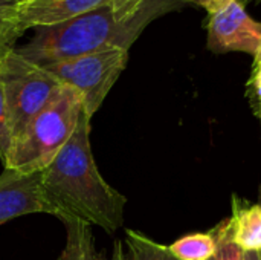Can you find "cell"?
Returning <instances> with one entry per match:
<instances>
[{
    "mask_svg": "<svg viewBox=\"0 0 261 260\" xmlns=\"http://www.w3.org/2000/svg\"><path fill=\"white\" fill-rule=\"evenodd\" d=\"M44 193L63 222L75 219L115 234L124 225L127 198L99 173L90 146V118L80 115L66 146L41 172Z\"/></svg>",
    "mask_w": 261,
    "mask_h": 260,
    "instance_id": "6da1fadb",
    "label": "cell"
},
{
    "mask_svg": "<svg viewBox=\"0 0 261 260\" xmlns=\"http://www.w3.org/2000/svg\"><path fill=\"white\" fill-rule=\"evenodd\" d=\"M154 17L158 15L145 14L121 23L115 18L110 5H106L69 21L35 29L31 40L15 51L35 64L47 66L107 48L130 49Z\"/></svg>",
    "mask_w": 261,
    "mask_h": 260,
    "instance_id": "7a4b0ae2",
    "label": "cell"
},
{
    "mask_svg": "<svg viewBox=\"0 0 261 260\" xmlns=\"http://www.w3.org/2000/svg\"><path fill=\"white\" fill-rule=\"evenodd\" d=\"M81 113L80 93L70 86L61 84L12 144L3 169L23 175L43 172L75 132Z\"/></svg>",
    "mask_w": 261,
    "mask_h": 260,
    "instance_id": "3957f363",
    "label": "cell"
},
{
    "mask_svg": "<svg viewBox=\"0 0 261 260\" xmlns=\"http://www.w3.org/2000/svg\"><path fill=\"white\" fill-rule=\"evenodd\" d=\"M0 84L14 144L61 83L46 67L32 63L12 49L0 61Z\"/></svg>",
    "mask_w": 261,
    "mask_h": 260,
    "instance_id": "277c9868",
    "label": "cell"
},
{
    "mask_svg": "<svg viewBox=\"0 0 261 260\" xmlns=\"http://www.w3.org/2000/svg\"><path fill=\"white\" fill-rule=\"evenodd\" d=\"M128 63V49L107 48L72 60L43 66L61 84L75 89L92 120Z\"/></svg>",
    "mask_w": 261,
    "mask_h": 260,
    "instance_id": "5b68a950",
    "label": "cell"
},
{
    "mask_svg": "<svg viewBox=\"0 0 261 260\" xmlns=\"http://www.w3.org/2000/svg\"><path fill=\"white\" fill-rule=\"evenodd\" d=\"M206 31L208 49L214 54L245 52L255 57L261 48V21L252 18L239 0L211 12Z\"/></svg>",
    "mask_w": 261,
    "mask_h": 260,
    "instance_id": "8992f818",
    "label": "cell"
},
{
    "mask_svg": "<svg viewBox=\"0 0 261 260\" xmlns=\"http://www.w3.org/2000/svg\"><path fill=\"white\" fill-rule=\"evenodd\" d=\"M35 213L57 218V211L44 193L41 172L23 175L11 169H3L0 175V225Z\"/></svg>",
    "mask_w": 261,
    "mask_h": 260,
    "instance_id": "52a82bcc",
    "label": "cell"
},
{
    "mask_svg": "<svg viewBox=\"0 0 261 260\" xmlns=\"http://www.w3.org/2000/svg\"><path fill=\"white\" fill-rule=\"evenodd\" d=\"M109 3L110 0H21L17 28L23 35L28 29L55 26Z\"/></svg>",
    "mask_w": 261,
    "mask_h": 260,
    "instance_id": "ba28073f",
    "label": "cell"
},
{
    "mask_svg": "<svg viewBox=\"0 0 261 260\" xmlns=\"http://www.w3.org/2000/svg\"><path fill=\"white\" fill-rule=\"evenodd\" d=\"M231 241L242 251H261V205L232 198V215L226 219Z\"/></svg>",
    "mask_w": 261,
    "mask_h": 260,
    "instance_id": "9c48e42d",
    "label": "cell"
},
{
    "mask_svg": "<svg viewBox=\"0 0 261 260\" xmlns=\"http://www.w3.org/2000/svg\"><path fill=\"white\" fill-rule=\"evenodd\" d=\"M67 233L66 247L58 260H96L98 251L95 250L90 227L75 219L63 221Z\"/></svg>",
    "mask_w": 261,
    "mask_h": 260,
    "instance_id": "30bf717a",
    "label": "cell"
},
{
    "mask_svg": "<svg viewBox=\"0 0 261 260\" xmlns=\"http://www.w3.org/2000/svg\"><path fill=\"white\" fill-rule=\"evenodd\" d=\"M168 250L179 260H210L217 251V241L213 231L191 233L168 245Z\"/></svg>",
    "mask_w": 261,
    "mask_h": 260,
    "instance_id": "8fae6325",
    "label": "cell"
},
{
    "mask_svg": "<svg viewBox=\"0 0 261 260\" xmlns=\"http://www.w3.org/2000/svg\"><path fill=\"white\" fill-rule=\"evenodd\" d=\"M109 5L118 21L128 23L145 14L161 15L174 3L173 0H110Z\"/></svg>",
    "mask_w": 261,
    "mask_h": 260,
    "instance_id": "7c38bea8",
    "label": "cell"
},
{
    "mask_svg": "<svg viewBox=\"0 0 261 260\" xmlns=\"http://www.w3.org/2000/svg\"><path fill=\"white\" fill-rule=\"evenodd\" d=\"M125 244L128 248V260H179L168 247L158 244L136 230H125Z\"/></svg>",
    "mask_w": 261,
    "mask_h": 260,
    "instance_id": "4fadbf2b",
    "label": "cell"
},
{
    "mask_svg": "<svg viewBox=\"0 0 261 260\" xmlns=\"http://www.w3.org/2000/svg\"><path fill=\"white\" fill-rule=\"evenodd\" d=\"M21 0H0V61L21 37L17 28V12Z\"/></svg>",
    "mask_w": 261,
    "mask_h": 260,
    "instance_id": "5bb4252c",
    "label": "cell"
},
{
    "mask_svg": "<svg viewBox=\"0 0 261 260\" xmlns=\"http://www.w3.org/2000/svg\"><path fill=\"white\" fill-rule=\"evenodd\" d=\"M213 234L217 241V251L210 260H243V251L231 241L226 219L213 230Z\"/></svg>",
    "mask_w": 261,
    "mask_h": 260,
    "instance_id": "9a60e30c",
    "label": "cell"
},
{
    "mask_svg": "<svg viewBox=\"0 0 261 260\" xmlns=\"http://www.w3.org/2000/svg\"><path fill=\"white\" fill-rule=\"evenodd\" d=\"M11 147H12V133H11V127H9L6 101H5L3 89L0 84V161L3 166L8 159Z\"/></svg>",
    "mask_w": 261,
    "mask_h": 260,
    "instance_id": "2e32d148",
    "label": "cell"
},
{
    "mask_svg": "<svg viewBox=\"0 0 261 260\" xmlns=\"http://www.w3.org/2000/svg\"><path fill=\"white\" fill-rule=\"evenodd\" d=\"M249 84L260 103L261 107V48L258 49L257 55L254 57V67H252V77L249 80Z\"/></svg>",
    "mask_w": 261,
    "mask_h": 260,
    "instance_id": "e0dca14e",
    "label": "cell"
},
{
    "mask_svg": "<svg viewBox=\"0 0 261 260\" xmlns=\"http://www.w3.org/2000/svg\"><path fill=\"white\" fill-rule=\"evenodd\" d=\"M96 260H128L125 253H124V248H122V242L121 241H116L113 244V250L110 253V256H106L104 253H98L96 254Z\"/></svg>",
    "mask_w": 261,
    "mask_h": 260,
    "instance_id": "ac0fdd59",
    "label": "cell"
},
{
    "mask_svg": "<svg viewBox=\"0 0 261 260\" xmlns=\"http://www.w3.org/2000/svg\"><path fill=\"white\" fill-rule=\"evenodd\" d=\"M180 2H188V3L202 6V8H205L211 14V12L217 11L219 8H222L223 5H226L229 0H180Z\"/></svg>",
    "mask_w": 261,
    "mask_h": 260,
    "instance_id": "d6986e66",
    "label": "cell"
},
{
    "mask_svg": "<svg viewBox=\"0 0 261 260\" xmlns=\"http://www.w3.org/2000/svg\"><path fill=\"white\" fill-rule=\"evenodd\" d=\"M243 260H261V251H243Z\"/></svg>",
    "mask_w": 261,
    "mask_h": 260,
    "instance_id": "ffe728a7",
    "label": "cell"
},
{
    "mask_svg": "<svg viewBox=\"0 0 261 260\" xmlns=\"http://www.w3.org/2000/svg\"><path fill=\"white\" fill-rule=\"evenodd\" d=\"M242 5H246V3H249V2H254V0H239Z\"/></svg>",
    "mask_w": 261,
    "mask_h": 260,
    "instance_id": "44dd1931",
    "label": "cell"
},
{
    "mask_svg": "<svg viewBox=\"0 0 261 260\" xmlns=\"http://www.w3.org/2000/svg\"><path fill=\"white\" fill-rule=\"evenodd\" d=\"M258 204L261 205V187H260V195H258Z\"/></svg>",
    "mask_w": 261,
    "mask_h": 260,
    "instance_id": "7402d4cb",
    "label": "cell"
},
{
    "mask_svg": "<svg viewBox=\"0 0 261 260\" xmlns=\"http://www.w3.org/2000/svg\"><path fill=\"white\" fill-rule=\"evenodd\" d=\"M260 115H261V107H260Z\"/></svg>",
    "mask_w": 261,
    "mask_h": 260,
    "instance_id": "603a6c76",
    "label": "cell"
}]
</instances>
